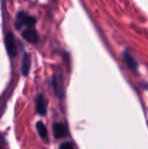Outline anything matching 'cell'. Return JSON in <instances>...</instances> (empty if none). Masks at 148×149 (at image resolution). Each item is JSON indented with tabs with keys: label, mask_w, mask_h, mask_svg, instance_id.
Segmentation results:
<instances>
[{
	"label": "cell",
	"mask_w": 148,
	"mask_h": 149,
	"mask_svg": "<svg viewBox=\"0 0 148 149\" xmlns=\"http://www.w3.org/2000/svg\"><path fill=\"white\" fill-rule=\"evenodd\" d=\"M36 110L38 114L41 116H44L47 112V102L42 93L38 94L36 97Z\"/></svg>",
	"instance_id": "cell-6"
},
{
	"label": "cell",
	"mask_w": 148,
	"mask_h": 149,
	"mask_svg": "<svg viewBox=\"0 0 148 149\" xmlns=\"http://www.w3.org/2000/svg\"><path fill=\"white\" fill-rule=\"evenodd\" d=\"M59 149H74V146L72 143L70 142H64L60 145V148Z\"/></svg>",
	"instance_id": "cell-10"
},
{
	"label": "cell",
	"mask_w": 148,
	"mask_h": 149,
	"mask_svg": "<svg viewBox=\"0 0 148 149\" xmlns=\"http://www.w3.org/2000/svg\"><path fill=\"white\" fill-rule=\"evenodd\" d=\"M22 37L28 43L35 44L39 41V35L35 29H28L22 31Z\"/></svg>",
	"instance_id": "cell-7"
},
{
	"label": "cell",
	"mask_w": 148,
	"mask_h": 149,
	"mask_svg": "<svg viewBox=\"0 0 148 149\" xmlns=\"http://www.w3.org/2000/svg\"><path fill=\"white\" fill-rule=\"evenodd\" d=\"M36 127H37L38 133H39V135L41 136V138L46 139V138H47V136H48V132H47V128H46V126L44 125L42 122H38Z\"/></svg>",
	"instance_id": "cell-9"
},
{
	"label": "cell",
	"mask_w": 148,
	"mask_h": 149,
	"mask_svg": "<svg viewBox=\"0 0 148 149\" xmlns=\"http://www.w3.org/2000/svg\"><path fill=\"white\" fill-rule=\"evenodd\" d=\"M36 26V18L30 15L26 11H19L16 14L15 18V28L16 30L22 31L28 29H35Z\"/></svg>",
	"instance_id": "cell-1"
},
{
	"label": "cell",
	"mask_w": 148,
	"mask_h": 149,
	"mask_svg": "<svg viewBox=\"0 0 148 149\" xmlns=\"http://www.w3.org/2000/svg\"><path fill=\"white\" fill-rule=\"evenodd\" d=\"M31 70V56L28 53H24L22 60V73L24 76H28Z\"/></svg>",
	"instance_id": "cell-8"
},
{
	"label": "cell",
	"mask_w": 148,
	"mask_h": 149,
	"mask_svg": "<svg viewBox=\"0 0 148 149\" xmlns=\"http://www.w3.org/2000/svg\"><path fill=\"white\" fill-rule=\"evenodd\" d=\"M53 135L56 139H63L68 135V127L64 123L53 124Z\"/></svg>",
	"instance_id": "cell-4"
},
{
	"label": "cell",
	"mask_w": 148,
	"mask_h": 149,
	"mask_svg": "<svg viewBox=\"0 0 148 149\" xmlns=\"http://www.w3.org/2000/svg\"><path fill=\"white\" fill-rule=\"evenodd\" d=\"M123 59H124V62L126 63L127 67H128L130 70H132L133 72H137L138 63L133 58L131 53H129L128 50H124V52H123Z\"/></svg>",
	"instance_id": "cell-5"
},
{
	"label": "cell",
	"mask_w": 148,
	"mask_h": 149,
	"mask_svg": "<svg viewBox=\"0 0 148 149\" xmlns=\"http://www.w3.org/2000/svg\"><path fill=\"white\" fill-rule=\"evenodd\" d=\"M4 44H5V48L8 55L11 58L16 57V55H17V45H16L14 35L11 31H8L5 35V37H4Z\"/></svg>",
	"instance_id": "cell-3"
},
{
	"label": "cell",
	"mask_w": 148,
	"mask_h": 149,
	"mask_svg": "<svg viewBox=\"0 0 148 149\" xmlns=\"http://www.w3.org/2000/svg\"><path fill=\"white\" fill-rule=\"evenodd\" d=\"M52 87H53V91L55 95L59 100H63L64 95H65V81H64L63 73L60 69H58L55 72V74L53 75Z\"/></svg>",
	"instance_id": "cell-2"
}]
</instances>
